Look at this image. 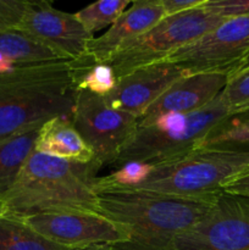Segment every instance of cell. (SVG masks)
I'll return each instance as SVG.
<instances>
[{"label":"cell","instance_id":"obj_4","mask_svg":"<svg viewBox=\"0 0 249 250\" xmlns=\"http://www.w3.org/2000/svg\"><path fill=\"white\" fill-rule=\"evenodd\" d=\"M151 165L145 180L128 192L210 199L221 194L224 186L249 165V150L200 146L182 156Z\"/></svg>","mask_w":249,"mask_h":250},{"label":"cell","instance_id":"obj_2","mask_svg":"<svg viewBox=\"0 0 249 250\" xmlns=\"http://www.w3.org/2000/svg\"><path fill=\"white\" fill-rule=\"evenodd\" d=\"M219 198L189 199L146 192L98 193V212L128 229L120 250H167L173 239L207 216Z\"/></svg>","mask_w":249,"mask_h":250},{"label":"cell","instance_id":"obj_10","mask_svg":"<svg viewBox=\"0 0 249 250\" xmlns=\"http://www.w3.org/2000/svg\"><path fill=\"white\" fill-rule=\"evenodd\" d=\"M23 221L44 238L70 249L124 243L131 237L126 226L94 211L42 212Z\"/></svg>","mask_w":249,"mask_h":250},{"label":"cell","instance_id":"obj_18","mask_svg":"<svg viewBox=\"0 0 249 250\" xmlns=\"http://www.w3.org/2000/svg\"><path fill=\"white\" fill-rule=\"evenodd\" d=\"M0 250H71L53 243L23 220L0 214Z\"/></svg>","mask_w":249,"mask_h":250},{"label":"cell","instance_id":"obj_14","mask_svg":"<svg viewBox=\"0 0 249 250\" xmlns=\"http://www.w3.org/2000/svg\"><path fill=\"white\" fill-rule=\"evenodd\" d=\"M165 17L160 0H137L109 27L88 44L87 56L93 62H106L121 45L137 38Z\"/></svg>","mask_w":249,"mask_h":250},{"label":"cell","instance_id":"obj_16","mask_svg":"<svg viewBox=\"0 0 249 250\" xmlns=\"http://www.w3.org/2000/svg\"><path fill=\"white\" fill-rule=\"evenodd\" d=\"M60 61L66 60L20 32H0V76Z\"/></svg>","mask_w":249,"mask_h":250},{"label":"cell","instance_id":"obj_6","mask_svg":"<svg viewBox=\"0 0 249 250\" xmlns=\"http://www.w3.org/2000/svg\"><path fill=\"white\" fill-rule=\"evenodd\" d=\"M222 21L203 6L165 16L145 33L120 46L106 62L120 80L137 68L167 60L168 56L199 39Z\"/></svg>","mask_w":249,"mask_h":250},{"label":"cell","instance_id":"obj_15","mask_svg":"<svg viewBox=\"0 0 249 250\" xmlns=\"http://www.w3.org/2000/svg\"><path fill=\"white\" fill-rule=\"evenodd\" d=\"M34 150L76 164H90L94 153L68 117H55L38 129Z\"/></svg>","mask_w":249,"mask_h":250},{"label":"cell","instance_id":"obj_1","mask_svg":"<svg viewBox=\"0 0 249 250\" xmlns=\"http://www.w3.org/2000/svg\"><path fill=\"white\" fill-rule=\"evenodd\" d=\"M100 166L76 164L33 150L0 202V214L26 219L54 211L98 212L94 180Z\"/></svg>","mask_w":249,"mask_h":250},{"label":"cell","instance_id":"obj_24","mask_svg":"<svg viewBox=\"0 0 249 250\" xmlns=\"http://www.w3.org/2000/svg\"><path fill=\"white\" fill-rule=\"evenodd\" d=\"M28 1L0 0V32L16 31L26 12Z\"/></svg>","mask_w":249,"mask_h":250},{"label":"cell","instance_id":"obj_25","mask_svg":"<svg viewBox=\"0 0 249 250\" xmlns=\"http://www.w3.org/2000/svg\"><path fill=\"white\" fill-rule=\"evenodd\" d=\"M222 192L249 200V165L243 171L234 176L222 188Z\"/></svg>","mask_w":249,"mask_h":250},{"label":"cell","instance_id":"obj_19","mask_svg":"<svg viewBox=\"0 0 249 250\" xmlns=\"http://www.w3.org/2000/svg\"><path fill=\"white\" fill-rule=\"evenodd\" d=\"M71 62L77 90H84L105 98L115 89L119 82L114 68L107 62H93L87 55Z\"/></svg>","mask_w":249,"mask_h":250},{"label":"cell","instance_id":"obj_5","mask_svg":"<svg viewBox=\"0 0 249 250\" xmlns=\"http://www.w3.org/2000/svg\"><path fill=\"white\" fill-rule=\"evenodd\" d=\"M231 117L217 97L208 106L188 114H168L149 122H138L136 132L122 148L112 166L129 161L159 164L178 158L204 146L208 136Z\"/></svg>","mask_w":249,"mask_h":250},{"label":"cell","instance_id":"obj_23","mask_svg":"<svg viewBox=\"0 0 249 250\" xmlns=\"http://www.w3.org/2000/svg\"><path fill=\"white\" fill-rule=\"evenodd\" d=\"M203 7L222 20L249 16V0H207Z\"/></svg>","mask_w":249,"mask_h":250},{"label":"cell","instance_id":"obj_20","mask_svg":"<svg viewBox=\"0 0 249 250\" xmlns=\"http://www.w3.org/2000/svg\"><path fill=\"white\" fill-rule=\"evenodd\" d=\"M133 1L131 0H100L83 7L76 16L82 26L94 36L95 32L110 27Z\"/></svg>","mask_w":249,"mask_h":250},{"label":"cell","instance_id":"obj_13","mask_svg":"<svg viewBox=\"0 0 249 250\" xmlns=\"http://www.w3.org/2000/svg\"><path fill=\"white\" fill-rule=\"evenodd\" d=\"M228 76L222 73H193L173 83L139 119L141 124L168 114H188L208 106L226 85Z\"/></svg>","mask_w":249,"mask_h":250},{"label":"cell","instance_id":"obj_9","mask_svg":"<svg viewBox=\"0 0 249 250\" xmlns=\"http://www.w3.org/2000/svg\"><path fill=\"white\" fill-rule=\"evenodd\" d=\"M167 250H249V202L222 192L209 214Z\"/></svg>","mask_w":249,"mask_h":250},{"label":"cell","instance_id":"obj_11","mask_svg":"<svg viewBox=\"0 0 249 250\" xmlns=\"http://www.w3.org/2000/svg\"><path fill=\"white\" fill-rule=\"evenodd\" d=\"M16 31L66 61L84 58L88 44L94 38L76 14L55 9L49 1H28Z\"/></svg>","mask_w":249,"mask_h":250},{"label":"cell","instance_id":"obj_3","mask_svg":"<svg viewBox=\"0 0 249 250\" xmlns=\"http://www.w3.org/2000/svg\"><path fill=\"white\" fill-rule=\"evenodd\" d=\"M77 89L71 61L22 68L0 76V142L72 117Z\"/></svg>","mask_w":249,"mask_h":250},{"label":"cell","instance_id":"obj_22","mask_svg":"<svg viewBox=\"0 0 249 250\" xmlns=\"http://www.w3.org/2000/svg\"><path fill=\"white\" fill-rule=\"evenodd\" d=\"M220 97L231 117L249 112V62L228 76Z\"/></svg>","mask_w":249,"mask_h":250},{"label":"cell","instance_id":"obj_27","mask_svg":"<svg viewBox=\"0 0 249 250\" xmlns=\"http://www.w3.org/2000/svg\"><path fill=\"white\" fill-rule=\"evenodd\" d=\"M71 250H120L115 244H100V246L85 247V248H77Z\"/></svg>","mask_w":249,"mask_h":250},{"label":"cell","instance_id":"obj_12","mask_svg":"<svg viewBox=\"0 0 249 250\" xmlns=\"http://www.w3.org/2000/svg\"><path fill=\"white\" fill-rule=\"evenodd\" d=\"M183 76L186 73L168 60L151 63L120 78L115 89L104 99L114 109L141 119L146 110Z\"/></svg>","mask_w":249,"mask_h":250},{"label":"cell","instance_id":"obj_17","mask_svg":"<svg viewBox=\"0 0 249 250\" xmlns=\"http://www.w3.org/2000/svg\"><path fill=\"white\" fill-rule=\"evenodd\" d=\"M38 129L23 132L0 142V202L15 185L24 164L33 153Z\"/></svg>","mask_w":249,"mask_h":250},{"label":"cell","instance_id":"obj_21","mask_svg":"<svg viewBox=\"0 0 249 250\" xmlns=\"http://www.w3.org/2000/svg\"><path fill=\"white\" fill-rule=\"evenodd\" d=\"M249 146V112L228 117L208 136L203 146L241 149Z\"/></svg>","mask_w":249,"mask_h":250},{"label":"cell","instance_id":"obj_8","mask_svg":"<svg viewBox=\"0 0 249 250\" xmlns=\"http://www.w3.org/2000/svg\"><path fill=\"white\" fill-rule=\"evenodd\" d=\"M71 121L92 148L94 161L102 167L114 165L136 132L139 119L114 109L104 98L77 90Z\"/></svg>","mask_w":249,"mask_h":250},{"label":"cell","instance_id":"obj_7","mask_svg":"<svg viewBox=\"0 0 249 250\" xmlns=\"http://www.w3.org/2000/svg\"><path fill=\"white\" fill-rule=\"evenodd\" d=\"M186 75H232L249 62V16L224 20L167 58Z\"/></svg>","mask_w":249,"mask_h":250},{"label":"cell","instance_id":"obj_28","mask_svg":"<svg viewBox=\"0 0 249 250\" xmlns=\"http://www.w3.org/2000/svg\"><path fill=\"white\" fill-rule=\"evenodd\" d=\"M247 200H248V199H247ZM248 202H249V200H248Z\"/></svg>","mask_w":249,"mask_h":250},{"label":"cell","instance_id":"obj_26","mask_svg":"<svg viewBox=\"0 0 249 250\" xmlns=\"http://www.w3.org/2000/svg\"><path fill=\"white\" fill-rule=\"evenodd\" d=\"M207 0H160L165 16L181 14L188 10L202 7Z\"/></svg>","mask_w":249,"mask_h":250}]
</instances>
